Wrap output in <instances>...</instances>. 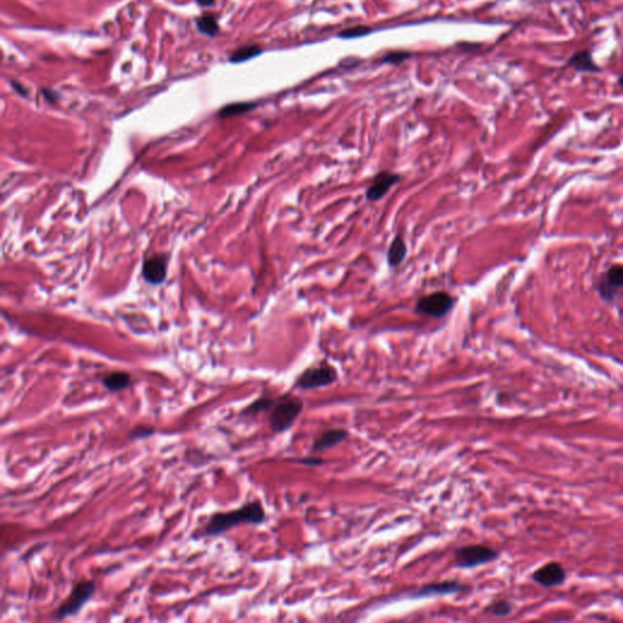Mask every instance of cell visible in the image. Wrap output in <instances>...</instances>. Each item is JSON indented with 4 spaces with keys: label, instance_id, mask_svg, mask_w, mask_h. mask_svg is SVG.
<instances>
[{
    "label": "cell",
    "instance_id": "9c48e42d",
    "mask_svg": "<svg viewBox=\"0 0 623 623\" xmlns=\"http://www.w3.org/2000/svg\"><path fill=\"white\" fill-rule=\"evenodd\" d=\"M531 579L542 587H559L566 581V571L560 562L550 561L536 569Z\"/></svg>",
    "mask_w": 623,
    "mask_h": 623
},
{
    "label": "cell",
    "instance_id": "8992f818",
    "mask_svg": "<svg viewBox=\"0 0 623 623\" xmlns=\"http://www.w3.org/2000/svg\"><path fill=\"white\" fill-rule=\"evenodd\" d=\"M457 303V298L447 291L431 292L422 296L415 305V313L431 318H443L452 312Z\"/></svg>",
    "mask_w": 623,
    "mask_h": 623
},
{
    "label": "cell",
    "instance_id": "cb8c5ba5",
    "mask_svg": "<svg viewBox=\"0 0 623 623\" xmlns=\"http://www.w3.org/2000/svg\"><path fill=\"white\" fill-rule=\"evenodd\" d=\"M196 3H198L199 5H201V6L207 8V6H211V5L215 3V0H196Z\"/></svg>",
    "mask_w": 623,
    "mask_h": 623
},
{
    "label": "cell",
    "instance_id": "ffe728a7",
    "mask_svg": "<svg viewBox=\"0 0 623 623\" xmlns=\"http://www.w3.org/2000/svg\"><path fill=\"white\" fill-rule=\"evenodd\" d=\"M255 103H233V105H228V106H225V108H222L220 111V116H237V115H241V113L250 111L252 108H255Z\"/></svg>",
    "mask_w": 623,
    "mask_h": 623
},
{
    "label": "cell",
    "instance_id": "5bb4252c",
    "mask_svg": "<svg viewBox=\"0 0 623 623\" xmlns=\"http://www.w3.org/2000/svg\"><path fill=\"white\" fill-rule=\"evenodd\" d=\"M101 384L108 392L116 394L130 389L132 385V377L130 372H108L103 377Z\"/></svg>",
    "mask_w": 623,
    "mask_h": 623
},
{
    "label": "cell",
    "instance_id": "e0dca14e",
    "mask_svg": "<svg viewBox=\"0 0 623 623\" xmlns=\"http://www.w3.org/2000/svg\"><path fill=\"white\" fill-rule=\"evenodd\" d=\"M512 610H514V605L511 601L507 600V599H499V600L491 603L486 611L494 617H507L512 612Z\"/></svg>",
    "mask_w": 623,
    "mask_h": 623
},
{
    "label": "cell",
    "instance_id": "7c38bea8",
    "mask_svg": "<svg viewBox=\"0 0 623 623\" xmlns=\"http://www.w3.org/2000/svg\"><path fill=\"white\" fill-rule=\"evenodd\" d=\"M167 274V260L165 256H153L145 260L143 265V275L148 283L161 284Z\"/></svg>",
    "mask_w": 623,
    "mask_h": 623
},
{
    "label": "cell",
    "instance_id": "52a82bcc",
    "mask_svg": "<svg viewBox=\"0 0 623 623\" xmlns=\"http://www.w3.org/2000/svg\"><path fill=\"white\" fill-rule=\"evenodd\" d=\"M470 589L465 583L459 582L455 579H447L442 582L429 583L417 588L413 592L407 593L404 598L408 599H427L434 596H452L458 593L467 592Z\"/></svg>",
    "mask_w": 623,
    "mask_h": 623
},
{
    "label": "cell",
    "instance_id": "d4e9b609",
    "mask_svg": "<svg viewBox=\"0 0 623 623\" xmlns=\"http://www.w3.org/2000/svg\"><path fill=\"white\" fill-rule=\"evenodd\" d=\"M617 82H619V84L623 88V75H621V76L619 77V81Z\"/></svg>",
    "mask_w": 623,
    "mask_h": 623
},
{
    "label": "cell",
    "instance_id": "4fadbf2b",
    "mask_svg": "<svg viewBox=\"0 0 623 623\" xmlns=\"http://www.w3.org/2000/svg\"><path fill=\"white\" fill-rule=\"evenodd\" d=\"M623 289V265H615L606 272L600 284L601 296L610 300L615 292Z\"/></svg>",
    "mask_w": 623,
    "mask_h": 623
},
{
    "label": "cell",
    "instance_id": "30bf717a",
    "mask_svg": "<svg viewBox=\"0 0 623 623\" xmlns=\"http://www.w3.org/2000/svg\"><path fill=\"white\" fill-rule=\"evenodd\" d=\"M565 68H572L579 73H600L603 71L600 66L594 61L592 50L589 49L579 50L571 55L565 63Z\"/></svg>",
    "mask_w": 623,
    "mask_h": 623
},
{
    "label": "cell",
    "instance_id": "2e32d148",
    "mask_svg": "<svg viewBox=\"0 0 623 623\" xmlns=\"http://www.w3.org/2000/svg\"><path fill=\"white\" fill-rule=\"evenodd\" d=\"M277 399L270 396H260L258 398L253 401L251 404H248L246 408L241 410L240 415L241 417H253L262 413L270 412L274 407V404L277 403Z\"/></svg>",
    "mask_w": 623,
    "mask_h": 623
},
{
    "label": "cell",
    "instance_id": "7402d4cb",
    "mask_svg": "<svg viewBox=\"0 0 623 623\" xmlns=\"http://www.w3.org/2000/svg\"><path fill=\"white\" fill-rule=\"evenodd\" d=\"M370 31H369V28L367 27L352 28V30H348V31L342 32L340 37H344V38H354V37L364 36V34H367Z\"/></svg>",
    "mask_w": 623,
    "mask_h": 623
},
{
    "label": "cell",
    "instance_id": "ac0fdd59",
    "mask_svg": "<svg viewBox=\"0 0 623 623\" xmlns=\"http://www.w3.org/2000/svg\"><path fill=\"white\" fill-rule=\"evenodd\" d=\"M196 26H198L199 31L210 37L215 36L220 30L217 20L212 15H205V16L199 18Z\"/></svg>",
    "mask_w": 623,
    "mask_h": 623
},
{
    "label": "cell",
    "instance_id": "ba28073f",
    "mask_svg": "<svg viewBox=\"0 0 623 623\" xmlns=\"http://www.w3.org/2000/svg\"><path fill=\"white\" fill-rule=\"evenodd\" d=\"M401 180H402V175L399 173H394V172H389V170L379 172L367 189L365 198L370 202L380 201L385 195H387L392 187L398 184Z\"/></svg>",
    "mask_w": 623,
    "mask_h": 623
},
{
    "label": "cell",
    "instance_id": "3957f363",
    "mask_svg": "<svg viewBox=\"0 0 623 623\" xmlns=\"http://www.w3.org/2000/svg\"><path fill=\"white\" fill-rule=\"evenodd\" d=\"M95 592H96V584L94 581H81L76 583L72 588L68 599L55 611L54 619L63 621L65 619L75 617L94 596Z\"/></svg>",
    "mask_w": 623,
    "mask_h": 623
},
{
    "label": "cell",
    "instance_id": "6da1fadb",
    "mask_svg": "<svg viewBox=\"0 0 623 623\" xmlns=\"http://www.w3.org/2000/svg\"><path fill=\"white\" fill-rule=\"evenodd\" d=\"M267 519L263 504L258 499L242 504L241 507L234 510L220 511L212 514L203 527L205 537H215L225 534L239 524H252L258 526Z\"/></svg>",
    "mask_w": 623,
    "mask_h": 623
},
{
    "label": "cell",
    "instance_id": "8fae6325",
    "mask_svg": "<svg viewBox=\"0 0 623 623\" xmlns=\"http://www.w3.org/2000/svg\"><path fill=\"white\" fill-rule=\"evenodd\" d=\"M347 437H348V431L345 429H327L314 439L312 452L318 453V452H324L327 449L332 448V447L345 442Z\"/></svg>",
    "mask_w": 623,
    "mask_h": 623
},
{
    "label": "cell",
    "instance_id": "277c9868",
    "mask_svg": "<svg viewBox=\"0 0 623 623\" xmlns=\"http://www.w3.org/2000/svg\"><path fill=\"white\" fill-rule=\"evenodd\" d=\"M339 379L336 369L332 364L323 362L313 365L301 372L295 382V387L298 390L310 391L327 387L335 384Z\"/></svg>",
    "mask_w": 623,
    "mask_h": 623
},
{
    "label": "cell",
    "instance_id": "5b68a950",
    "mask_svg": "<svg viewBox=\"0 0 623 623\" xmlns=\"http://www.w3.org/2000/svg\"><path fill=\"white\" fill-rule=\"evenodd\" d=\"M499 558V552L484 544H472L458 548L454 553V564L458 569H475L493 562Z\"/></svg>",
    "mask_w": 623,
    "mask_h": 623
},
{
    "label": "cell",
    "instance_id": "44dd1931",
    "mask_svg": "<svg viewBox=\"0 0 623 623\" xmlns=\"http://www.w3.org/2000/svg\"><path fill=\"white\" fill-rule=\"evenodd\" d=\"M155 434H156V429L153 427V426L138 425L133 427L132 431H130V439H134V441H139V439H150V437H153Z\"/></svg>",
    "mask_w": 623,
    "mask_h": 623
},
{
    "label": "cell",
    "instance_id": "7a4b0ae2",
    "mask_svg": "<svg viewBox=\"0 0 623 623\" xmlns=\"http://www.w3.org/2000/svg\"><path fill=\"white\" fill-rule=\"evenodd\" d=\"M303 401L296 396L283 395L278 397L277 403L270 410V429L275 434H283L290 430L303 410Z\"/></svg>",
    "mask_w": 623,
    "mask_h": 623
},
{
    "label": "cell",
    "instance_id": "9a60e30c",
    "mask_svg": "<svg viewBox=\"0 0 623 623\" xmlns=\"http://www.w3.org/2000/svg\"><path fill=\"white\" fill-rule=\"evenodd\" d=\"M407 255H408L407 244H405L404 239L401 235H397L392 240L390 246H389V250H387V255H386L387 265H390L391 268H396V267H398V265L403 263L404 260L407 258Z\"/></svg>",
    "mask_w": 623,
    "mask_h": 623
},
{
    "label": "cell",
    "instance_id": "603a6c76",
    "mask_svg": "<svg viewBox=\"0 0 623 623\" xmlns=\"http://www.w3.org/2000/svg\"><path fill=\"white\" fill-rule=\"evenodd\" d=\"M297 462L302 464V465H307V467H319V465H323L324 460L322 458H301V459H297Z\"/></svg>",
    "mask_w": 623,
    "mask_h": 623
},
{
    "label": "cell",
    "instance_id": "d6986e66",
    "mask_svg": "<svg viewBox=\"0 0 623 623\" xmlns=\"http://www.w3.org/2000/svg\"><path fill=\"white\" fill-rule=\"evenodd\" d=\"M258 54H260V49L258 46H256V45L244 46V48H240V49L237 50V51L232 55L230 61H233V63H242V61H246V60L255 58V56H257Z\"/></svg>",
    "mask_w": 623,
    "mask_h": 623
}]
</instances>
